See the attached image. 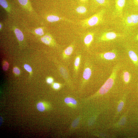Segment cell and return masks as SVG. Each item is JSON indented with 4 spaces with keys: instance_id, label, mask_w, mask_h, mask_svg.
Segmentation results:
<instances>
[{
    "instance_id": "obj_1",
    "label": "cell",
    "mask_w": 138,
    "mask_h": 138,
    "mask_svg": "<svg viewBox=\"0 0 138 138\" xmlns=\"http://www.w3.org/2000/svg\"><path fill=\"white\" fill-rule=\"evenodd\" d=\"M105 10H101L89 18L80 22L82 26L85 28L93 27L102 23L104 21Z\"/></svg>"
},
{
    "instance_id": "obj_2",
    "label": "cell",
    "mask_w": 138,
    "mask_h": 138,
    "mask_svg": "<svg viewBox=\"0 0 138 138\" xmlns=\"http://www.w3.org/2000/svg\"><path fill=\"white\" fill-rule=\"evenodd\" d=\"M118 68H114L110 78L107 80L104 85L99 91V93L101 95H104L108 92L113 86L114 79L115 78Z\"/></svg>"
},
{
    "instance_id": "obj_3",
    "label": "cell",
    "mask_w": 138,
    "mask_h": 138,
    "mask_svg": "<svg viewBox=\"0 0 138 138\" xmlns=\"http://www.w3.org/2000/svg\"><path fill=\"white\" fill-rule=\"evenodd\" d=\"M121 22L122 25L126 28L137 25L138 24V14L127 15L122 18Z\"/></svg>"
},
{
    "instance_id": "obj_4",
    "label": "cell",
    "mask_w": 138,
    "mask_h": 138,
    "mask_svg": "<svg viewBox=\"0 0 138 138\" xmlns=\"http://www.w3.org/2000/svg\"><path fill=\"white\" fill-rule=\"evenodd\" d=\"M115 7L114 13L116 16L121 17L125 5L126 0H115Z\"/></svg>"
},
{
    "instance_id": "obj_5",
    "label": "cell",
    "mask_w": 138,
    "mask_h": 138,
    "mask_svg": "<svg viewBox=\"0 0 138 138\" xmlns=\"http://www.w3.org/2000/svg\"><path fill=\"white\" fill-rule=\"evenodd\" d=\"M119 36L118 34L113 32H105L101 35L99 39L101 41H110L115 39Z\"/></svg>"
},
{
    "instance_id": "obj_6",
    "label": "cell",
    "mask_w": 138,
    "mask_h": 138,
    "mask_svg": "<svg viewBox=\"0 0 138 138\" xmlns=\"http://www.w3.org/2000/svg\"><path fill=\"white\" fill-rule=\"evenodd\" d=\"M81 55L78 54L75 58L74 64V76L77 75L79 69L80 65Z\"/></svg>"
},
{
    "instance_id": "obj_7",
    "label": "cell",
    "mask_w": 138,
    "mask_h": 138,
    "mask_svg": "<svg viewBox=\"0 0 138 138\" xmlns=\"http://www.w3.org/2000/svg\"><path fill=\"white\" fill-rule=\"evenodd\" d=\"M59 69L60 74L65 80L67 82L69 81L70 75L65 66L63 65H61L59 66Z\"/></svg>"
},
{
    "instance_id": "obj_8",
    "label": "cell",
    "mask_w": 138,
    "mask_h": 138,
    "mask_svg": "<svg viewBox=\"0 0 138 138\" xmlns=\"http://www.w3.org/2000/svg\"><path fill=\"white\" fill-rule=\"evenodd\" d=\"M94 34L92 32L88 33L84 38V41L86 46L89 48L93 41Z\"/></svg>"
},
{
    "instance_id": "obj_9",
    "label": "cell",
    "mask_w": 138,
    "mask_h": 138,
    "mask_svg": "<svg viewBox=\"0 0 138 138\" xmlns=\"http://www.w3.org/2000/svg\"><path fill=\"white\" fill-rule=\"evenodd\" d=\"M74 49V45L73 44L69 46L63 52V58L65 59L68 58L72 54Z\"/></svg>"
},
{
    "instance_id": "obj_10",
    "label": "cell",
    "mask_w": 138,
    "mask_h": 138,
    "mask_svg": "<svg viewBox=\"0 0 138 138\" xmlns=\"http://www.w3.org/2000/svg\"><path fill=\"white\" fill-rule=\"evenodd\" d=\"M92 73L91 68L88 66L84 67L82 75L83 79L84 80L87 81L90 78Z\"/></svg>"
},
{
    "instance_id": "obj_11",
    "label": "cell",
    "mask_w": 138,
    "mask_h": 138,
    "mask_svg": "<svg viewBox=\"0 0 138 138\" xmlns=\"http://www.w3.org/2000/svg\"><path fill=\"white\" fill-rule=\"evenodd\" d=\"M47 20L50 22H53L60 21H69L68 19L62 17H60L53 15H49L47 18Z\"/></svg>"
},
{
    "instance_id": "obj_12",
    "label": "cell",
    "mask_w": 138,
    "mask_h": 138,
    "mask_svg": "<svg viewBox=\"0 0 138 138\" xmlns=\"http://www.w3.org/2000/svg\"><path fill=\"white\" fill-rule=\"evenodd\" d=\"M42 41L45 44L51 45L54 43L52 37L49 35H46L41 38Z\"/></svg>"
},
{
    "instance_id": "obj_13",
    "label": "cell",
    "mask_w": 138,
    "mask_h": 138,
    "mask_svg": "<svg viewBox=\"0 0 138 138\" xmlns=\"http://www.w3.org/2000/svg\"><path fill=\"white\" fill-rule=\"evenodd\" d=\"M103 54V58L107 60H112L116 57L115 53L113 52H106Z\"/></svg>"
},
{
    "instance_id": "obj_14",
    "label": "cell",
    "mask_w": 138,
    "mask_h": 138,
    "mask_svg": "<svg viewBox=\"0 0 138 138\" xmlns=\"http://www.w3.org/2000/svg\"><path fill=\"white\" fill-rule=\"evenodd\" d=\"M14 33L18 39L20 41H22L24 39V36L21 31L18 28H15Z\"/></svg>"
},
{
    "instance_id": "obj_15",
    "label": "cell",
    "mask_w": 138,
    "mask_h": 138,
    "mask_svg": "<svg viewBox=\"0 0 138 138\" xmlns=\"http://www.w3.org/2000/svg\"><path fill=\"white\" fill-rule=\"evenodd\" d=\"M76 11L79 13L83 14L86 13L87 12V9L85 6L81 4L76 8Z\"/></svg>"
},
{
    "instance_id": "obj_16",
    "label": "cell",
    "mask_w": 138,
    "mask_h": 138,
    "mask_svg": "<svg viewBox=\"0 0 138 138\" xmlns=\"http://www.w3.org/2000/svg\"><path fill=\"white\" fill-rule=\"evenodd\" d=\"M93 1L95 3L99 6H106L109 3L108 0H93Z\"/></svg>"
},
{
    "instance_id": "obj_17",
    "label": "cell",
    "mask_w": 138,
    "mask_h": 138,
    "mask_svg": "<svg viewBox=\"0 0 138 138\" xmlns=\"http://www.w3.org/2000/svg\"><path fill=\"white\" fill-rule=\"evenodd\" d=\"M0 4L4 9L8 11H9L10 6L6 0H0Z\"/></svg>"
},
{
    "instance_id": "obj_18",
    "label": "cell",
    "mask_w": 138,
    "mask_h": 138,
    "mask_svg": "<svg viewBox=\"0 0 138 138\" xmlns=\"http://www.w3.org/2000/svg\"><path fill=\"white\" fill-rule=\"evenodd\" d=\"M128 53L130 57L134 62H137L138 58L135 52L132 50H130L129 51Z\"/></svg>"
},
{
    "instance_id": "obj_19",
    "label": "cell",
    "mask_w": 138,
    "mask_h": 138,
    "mask_svg": "<svg viewBox=\"0 0 138 138\" xmlns=\"http://www.w3.org/2000/svg\"><path fill=\"white\" fill-rule=\"evenodd\" d=\"M65 102L67 104H71L73 105H76L77 103V102L75 99L70 97L66 98Z\"/></svg>"
},
{
    "instance_id": "obj_20",
    "label": "cell",
    "mask_w": 138,
    "mask_h": 138,
    "mask_svg": "<svg viewBox=\"0 0 138 138\" xmlns=\"http://www.w3.org/2000/svg\"><path fill=\"white\" fill-rule=\"evenodd\" d=\"M20 4L22 6L25 7L30 6L28 0H18Z\"/></svg>"
},
{
    "instance_id": "obj_21",
    "label": "cell",
    "mask_w": 138,
    "mask_h": 138,
    "mask_svg": "<svg viewBox=\"0 0 138 138\" xmlns=\"http://www.w3.org/2000/svg\"><path fill=\"white\" fill-rule=\"evenodd\" d=\"M37 108L38 110L41 112H43L45 109V105L42 102L38 103L37 105Z\"/></svg>"
},
{
    "instance_id": "obj_22",
    "label": "cell",
    "mask_w": 138,
    "mask_h": 138,
    "mask_svg": "<svg viewBox=\"0 0 138 138\" xmlns=\"http://www.w3.org/2000/svg\"><path fill=\"white\" fill-rule=\"evenodd\" d=\"M123 77L124 80L126 83H128L130 79V75L128 72L127 71L124 73Z\"/></svg>"
},
{
    "instance_id": "obj_23",
    "label": "cell",
    "mask_w": 138,
    "mask_h": 138,
    "mask_svg": "<svg viewBox=\"0 0 138 138\" xmlns=\"http://www.w3.org/2000/svg\"><path fill=\"white\" fill-rule=\"evenodd\" d=\"M35 32L38 35L43 36L44 34V33L43 29L41 28H38L35 30Z\"/></svg>"
},
{
    "instance_id": "obj_24",
    "label": "cell",
    "mask_w": 138,
    "mask_h": 138,
    "mask_svg": "<svg viewBox=\"0 0 138 138\" xmlns=\"http://www.w3.org/2000/svg\"><path fill=\"white\" fill-rule=\"evenodd\" d=\"M124 102L123 101H121L117 107V111L118 112H120L124 107Z\"/></svg>"
},
{
    "instance_id": "obj_25",
    "label": "cell",
    "mask_w": 138,
    "mask_h": 138,
    "mask_svg": "<svg viewBox=\"0 0 138 138\" xmlns=\"http://www.w3.org/2000/svg\"><path fill=\"white\" fill-rule=\"evenodd\" d=\"M126 119L125 117H122L121 119L119 122V125L120 126L124 125L125 123Z\"/></svg>"
},
{
    "instance_id": "obj_26",
    "label": "cell",
    "mask_w": 138,
    "mask_h": 138,
    "mask_svg": "<svg viewBox=\"0 0 138 138\" xmlns=\"http://www.w3.org/2000/svg\"><path fill=\"white\" fill-rule=\"evenodd\" d=\"M24 68L25 70L29 72H31L32 69L31 67L28 65L26 64L24 66Z\"/></svg>"
},
{
    "instance_id": "obj_27",
    "label": "cell",
    "mask_w": 138,
    "mask_h": 138,
    "mask_svg": "<svg viewBox=\"0 0 138 138\" xmlns=\"http://www.w3.org/2000/svg\"><path fill=\"white\" fill-rule=\"evenodd\" d=\"M9 67V64L7 62H5L3 65V70L5 71L7 70L8 69Z\"/></svg>"
},
{
    "instance_id": "obj_28",
    "label": "cell",
    "mask_w": 138,
    "mask_h": 138,
    "mask_svg": "<svg viewBox=\"0 0 138 138\" xmlns=\"http://www.w3.org/2000/svg\"><path fill=\"white\" fill-rule=\"evenodd\" d=\"M79 119H77L75 120L73 122L72 124V126L73 127H75L77 126L79 123Z\"/></svg>"
},
{
    "instance_id": "obj_29",
    "label": "cell",
    "mask_w": 138,
    "mask_h": 138,
    "mask_svg": "<svg viewBox=\"0 0 138 138\" xmlns=\"http://www.w3.org/2000/svg\"><path fill=\"white\" fill-rule=\"evenodd\" d=\"M60 84L59 83H55L53 84V87L55 89H60Z\"/></svg>"
},
{
    "instance_id": "obj_30",
    "label": "cell",
    "mask_w": 138,
    "mask_h": 138,
    "mask_svg": "<svg viewBox=\"0 0 138 138\" xmlns=\"http://www.w3.org/2000/svg\"><path fill=\"white\" fill-rule=\"evenodd\" d=\"M77 1L80 4L84 5L88 2L89 0H77Z\"/></svg>"
},
{
    "instance_id": "obj_31",
    "label": "cell",
    "mask_w": 138,
    "mask_h": 138,
    "mask_svg": "<svg viewBox=\"0 0 138 138\" xmlns=\"http://www.w3.org/2000/svg\"><path fill=\"white\" fill-rule=\"evenodd\" d=\"M13 71L17 75L20 74V73L19 69L17 67H15L13 68Z\"/></svg>"
},
{
    "instance_id": "obj_32",
    "label": "cell",
    "mask_w": 138,
    "mask_h": 138,
    "mask_svg": "<svg viewBox=\"0 0 138 138\" xmlns=\"http://www.w3.org/2000/svg\"><path fill=\"white\" fill-rule=\"evenodd\" d=\"M47 82L48 84H51L53 82V79L51 77L48 78L47 80Z\"/></svg>"
},
{
    "instance_id": "obj_33",
    "label": "cell",
    "mask_w": 138,
    "mask_h": 138,
    "mask_svg": "<svg viewBox=\"0 0 138 138\" xmlns=\"http://www.w3.org/2000/svg\"><path fill=\"white\" fill-rule=\"evenodd\" d=\"M134 2L135 4L138 6V0H134Z\"/></svg>"
},
{
    "instance_id": "obj_34",
    "label": "cell",
    "mask_w": 138,
    "mask_h": 138,
    "mask_svg": "<svg viewBox=\"0 0 138 138\" xmlns=\"http://www.w3.org/2000/svg\"><path fill=\"white\" fill-rule=\"evenodd\" d=\"M2 28V25L1 23L0 24V29H1Z\"/></svg>"
},
{
    "instance_id": "obj_35",
    "label": "cell",
    "mask_w": 138,
    "mask_h": 138,
    "mask_svg": "<svg viewBox=\"0 0 138 138\" xmlns=\"http://www.w3.org/2000/svg\"><path fill=\"white\" fill-rule=\"evenodd\" d=\"M137 39L138 40V34L137 36Z\"/></svg>"
}]
</instances>
